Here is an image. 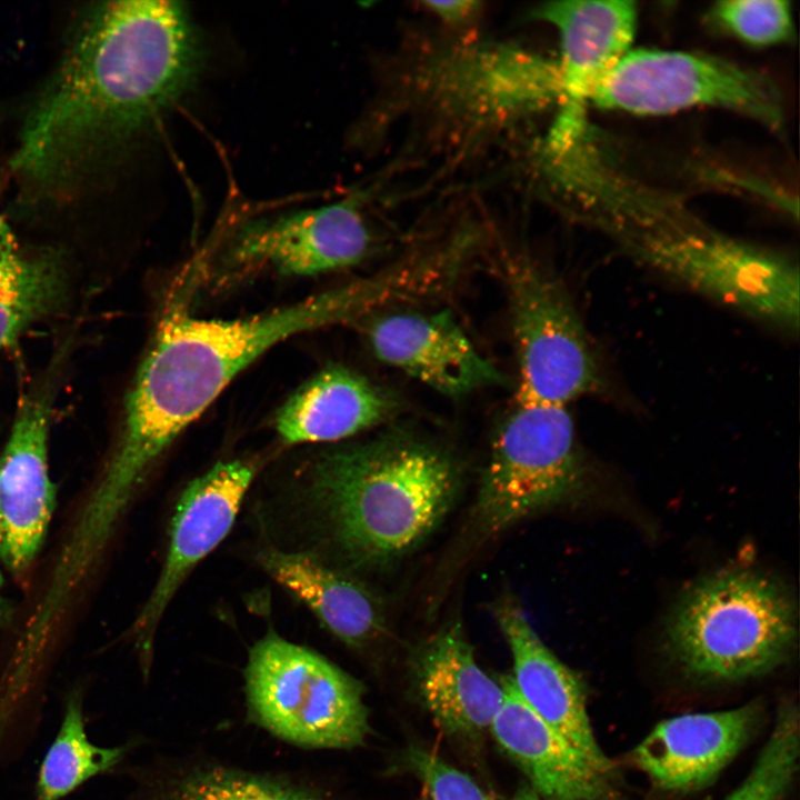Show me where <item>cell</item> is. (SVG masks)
<instances>
[{
	"mask_svg": "<svg viewBox=\"0 0 800 800\" xmlns=\"http://www.w3.org/2000/svg\"><path fill=\"white\" fill-rule=\"evenodd\" d=\"M359 197L257 219L233 236L227 262L234 269H270L316 276L354 266L371 249Z\"/></svg>",
	"mask_w": 800,
	"mask_h": 800,
	"instance_id": "obj_10",
	"label": "cell"
},
{
	"mask_svg": "<svg viewBox=\"0 0 800 800\" xmlns=\"http://www.w3.org/2000/svg\"><path fill=\"white\" fill-rule=\"evenodd\" d=\"M423 7L447 23L461 24L473 18L481 3L472 0L423 1Z\"/></svg>",
	"mask_w": 800,
	"mask_h": 800,
	"instance_id": "obj_26",
	"label": "cell"
},
{
	"mask_svg": "<svg viewBox=\"0 0 800 800\" xmlns=\"http://www.w3.org/2000/svg\"><path fill=\"white\" fill-rule=\"evenodd\" d=\"M126 748H102L86 734L79 693L69 697L60 730L40 768L38 800H59L88 779L114 767Z\"/></svg>",
	"mask_w": 800,
	"mask_h": 800,
	"instance_id": "obj_22",
	"label": "cell"
},
{
	"mask_svg": "<svg viewBox=\"0 0 800 800\" xmlns=\"http://www.w3.org/2000/svg\"><path fill=\"white\" fill-rule=\"evenodd\" d=\"M584 481L567 406L514 398L500 424L473 508L480 533L498 534L571 497Z\"/></svg>",
	"mask_w": 800,
	"mask_h": 800,
	"instance_id": "obj_7",
	"label": "cell"
},
{
	"mask_svg": "<svg viewBox=\"0 0 800 800\" xmlns=\"http://www.w3.org/2000/svg\"><path fill=\"white\" fill-rule=\"evenodd\" d=\"M408 758L431 800H493L469 776L429 751L412 749Z\"/></svg>",
	"mask_w": 800,
	"mask_h": 800,
	"instance_id": "obj_25",
	"label": "cell"
},
{
	"mask_svg": "<svg viewBox=\"0 0 800 800\" xmlns=\"http://www.w3.org/2000/svg\"><path fill=\"white\" fill-rule=\"evenodd\" d=\"M722 29L752 46H771L793 36L790 2L784 0H724L711 9Z\"/></svg>",
	"mask_w": 800,
	"mask_h": 800,
	"instance_id": "obj_24",
	"label": "cell"
},
{
	"mask_svg": "<svg viewBox=\"0 0 800 800\" xmlns=\"http://www.w3.org/2000/svg\"><path fill=\"white\" fill-rule=\"evenodd\" d=\"M758 712L756 704H744L666 719L634 747L631 760L662 789L700 788L746 744Z\"/></svg>",
	"mask_w": 800,
	"mask_h": 800,
	"instance_id": "obj_15",
	"label": "cell"
},
{
	"mask_svg": "<svg viewBox=\"0 0 800 800\" xmlns=\"http://www.w3.org/2000/svg\"><path fill=\"white\" fill-rule=\"evenodd\" d=\"M64 289L60 263L20 249L0 212V349L53 311Z\"/></svg>",
	"mask_w": 800,
	"mask_h": 800,
	"instance_id": "obj_21",
	"label": "cell"
},
{
	"mask_svg": "<svg viewBox=\"0 0 800 800\" xmlns=\"http://www.w3.org/2000/svg\"><path fill=\"white\" fill-rule=\"evenodd\" d=\"M310 800H318V799H314V798H312V797H311V799H310Z\"/></svg>",
	"mask_w": 800,
	"mask_h": 800,
	"instance_id": "obj_29",
	"label": "cell"
},
{
	"mask_svg": "<svg viewBox=\"0 0 800 800\" xmlns=\"http://www.w3.org/2000/svg\"><path fill=\"white\" fill-rule=\"evenodd\" d=\"M779 789L759 774H747L724 800H781Z\"/></svg>",
	"mask_w": 800,
	"mask_h": 800,
	"instance_id": "obj_27",
	"label": "cell"
},
{
	"mask_svg": "<svg viewBox=\"0 0 800 800\" xmlns=\"http://www.w3.org/2000/svg\"><path fill=\"white\" fill-rule=\"evenodd\" d=\"M667 634L676 658L691 673L746 679L771 670L790 653L797 639L796 603L769 576L727 570L682 597Z\"/></svg>",
	"mask_w": 800,
	"mask_h": 800,
	"instance_id": "obj_5",
	"label": "cell"
},
{
	"mask_svg": "<svg viewBox=\"0 0 800 800\" xmlns=\"http://www.w3.org/2000/svg\"><path fill=\"white\" fill-rule=\"evenodd\" d=\"M202 62V44L184 3H98L29 113L14 169L47 189L78 181L187 93Z\"/></svg>",
	"mask_w": 800,
	"mask_h": 800,
	"instance_id": "obj_1",
	"label": "cell"
},
{
	"mask_svg": "<svg viewBox=\"0 0 800 800\" xmlns=\"http://www.w3.org/2000/svg\"><path fill=\"white\" fill-rule=\"evenodd\" d=\"M391 410V399L366 377L330 364L289 397L274 424L288 444L332 442L382 422Z\"/></svg>",
	"mask_w": 800,
	"mask_h": 800,
	"instance_id": "obj_19",
	"label": "cell"
},
{
	"mask_svg": "<svg viewBox=\"0 0 800 800\" xmlns=\"http://www.w3.org/2000/svg\"><path fill=\"white\" fill-rule=\"evenodd\" d=\"M248 703L273 734L310 748H352L368 733L361 684L320 654L269 632L250 650Z\"/></svg>",
	"mask_w": 800,
	"mask_h": 800,
	"instance_id": "obj_6",
	"label": "cell"
},
{
	"mask_svg": "<svg viewBox=\"0 0 800 800\" xmlns=\"http://www.w3.org/2000/svg\"><path fill=\"white\" fill-rule=\"evenodd\" d=\"M560 38L561 113L584 114L590 97L629 51L638 9L630 0L549 1L533 10Z\"/></svg>",
	"mask_w": 800,
	"mask_h": 800,
	"instance_id": "obj_16",
	"label": "cell"
},
{
	"mask_svg": "<svg viewBox=\"0 0 800 800\" xmlns=\"http://www.w3.org/2000/svg\"><path fill=\"white\" fill-rule=\"evenodd\" d=\"M11 614V607L4 593L3 577L0 571V627L4 624Z\"/></svg>",
	"mask_w": 800,
	"mask_h": 800,
	"instance_id": "obj_28",
	"label": "cell"
},
{
	"mask_svg": "<svg viewBox=\"0 0 800 800\" xmlns=\"http://www.w3.org/2000/svg\"><path fill=\"white\" fill-rule=\"evenodd\" d=\"M503 701L490 730L547 800H599L610 776L597 769L519 696L512 677L501 680Z\"/></svg>",
	"mask_w": 800,
	"mask_h": 800,
	"instance_id": "obj_18",
	"label": "cell"
},
{
	"mask_svg": "<svg viewBox=\"0 0 800 800\" xmlns=\"http://www.w3.org/2000/svg\"><path fill=\"white\" fill-rule=\"evenodd\" d=\"M518 363L516 397L567 406L606 388L594 346L564 286L524 259L507 262Z\"/></svg>",
	"mask_w": 800,
	"mask_h": 800,
	"instance_id": "obj_9",
	"label": "cell"
},
{
	"mask_svg": "<svg viewBox=\"0 0 800 800\" xmlns=\"http://www.w3.org/2000/svg\"><path fill=\"white\" fill-rule=\"evenodd\" d=\"M370 310L357 281L239 319L164 317L128 393L121 432L101 474L134 494L170 443L243 369L286 339Z\"/></svg>",
	"mask_w": 800,
	"mask_h": 800,
	"instance_id": "obj_2",
	"label": "cell"
},
{
	"mask_svg": "<svg viewBox=\"0 0 800 800\" xmlns=\"http://www.w3.org/2000/svg\"><path fill=\"white\" fill-rule=\"evenodd\" d=\"M283 784L226 769L190 773L174 782L159 800H310Z\"/></svg>",
	"mask_w": 800,
	"mask_h": 800,
	"instance_id": "obj_23",
	"label": "cell"
},
{
	"mask_svg": "<svg viewBox=\"0 0 800 800\" xmlns=\"http://www.w3.org/2000/svg\"><path fill=\"white\" fill-rule=\"evenodd\" d=\"M259 561L346 644L363 647L382 632L381 604L354 578L300 552L267 550Z\"/></svg>",
	"mask_w": 800,
	"mask_h": 800,
	"instance_id": "obj_20",
	"label": "cell"
},
{
	"mask_svg": "<svg viewBox=\"0 0 800 800\" xmlns=\"http://www.w3.org/2000/svg\"><path fill=\"white\" fill-rule=\"evenodd\" d=\"M513 660V683L522 700L597 769L611 777L586 706L582 683L542 642L520 606L504 599L494 608Z\"/></svg>",
	"mask_w": 800,
	"mask_h": 800,
	"instance_id": "obj_14",
	"label": "cell"
},
{
	"mask_svg": "<svg viewBox=\"0 0 800 800\" xmlns=\"http://www.w3.org/2000/svg\"><path fill=\"white\" fill-rule=\"evenodd\" d=\"M461 472L452 456L416 436L387 433L319 456L306 486L318 533L362 570L416 549L453 504Z\"/></svg>",
	"mask_w": 800,
	"mask_h": 800,
	"instance_id": "obj_3",
	"label": "cell"
},
{
	"mask_svg": "<svg viewBox=\"0 0 800 800\" xmlns=\"http://www.w3.org/2000/svg\"><path fill=\"white\" fill-rule=\"evenodd\" d=\"M254 474L256 467L248 461L218 462L182 492L162 570L132 628L142 654L150 652L159 622L182 581L230 531Z\"/></svg>",
	"mask_w": 800,
	"mask_h": 800,
	"instance_id": "obj_12",
	"label": "cell"
},
{
	"mask_svg": "<svg viewBox=\"0 0 800 800\" xmlns=\"http://www.w3.org/2000/svg\"><path fill=\"white\" fill-rule=\"evenodd\" d=\"M597 107L658 116L694 107L723 108L779 129L783 102L764 73L697 52L629 50L593 90Z\"/></svg>",
	"mask_w": 800,
	"mask_h": 800,
	"instance_id": "obj_8",
	"label": "cell"
},
{
	"mask_svg": "<svg viewBox=\"0 0 800 800\" xmlns=\"http://www.w3.org/2000/svg\"><path fill=\"white\" fill-rule=\"evenodd\" d=\"M611 240L633 260L697 293L790 332L799 330L798 264L714 230L669 191L642 181L628 188Z\"/></svg>",
	"mask_w": 800,
	"mask_h": 800,
	"instance_id": "obj_4",
	"label": "cell"
},
{
	"mask_svg": "<svg viewBox=\"0 0 800 800\" xmlns=\"http://www.w3.org/2000/svg\"><path fill=\"white\" fill-rule=\"evenodd\" d=\"M367 334L381 362L443 394L462 396L504 381L448 311L383 313Z\"/></svg>",
	"mask_w": 800,
	"mask_h": 800,
	"instance_id": "obj_13",
	"label": "cell"
},
{
	"mask_svg": "<svg viewBox=\"0 0 800 800\" xmlns=\"http://www.w3.org/2000/svg\"><path fill=\"white\" fill-rule=\"evenodd\" d=\"M50 394L42 390L23 401L0 453V561L14 576L36 560L56 507L48 463Z\"/></svg>",
	"mask_w": 800,
	"mask_h": 800,
	"instance_id": "obj_11",
	"label": "cell"
},
{
	"mask_svg": "<svg viewBox=\"0 0 800 800\" xmlns=\"http://www.w3.org/2000/svg\"><path fill=\"white\" fill-rule=\"evenodd\" d=\"M418 693L437 724L447 733L479 736L501 708V683L478 664L459 622L430 637L413 661Z\"/></svg>",
	"mask_w": 800,
	"mask_h": 800,
	"instance_id": "obj_17",
	"label": "cell"
}]
</instances>
